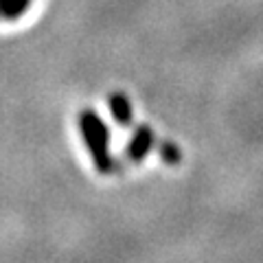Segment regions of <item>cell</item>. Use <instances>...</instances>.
Listing matches in <instances>:
<instances>
[{
    "label": "cell",
    "mask_w": 263,
    "mask_h": 263,
    "mask_svg": "<svg viewBox=\"0 0 263 263\" xmlns=\"http://www.w3.org/2000/svg\"><path fill=\"white\" fill-rule=\"evenodd\" d=\"M81 134L86 138V145L90 147L92 152V158L99 171L108 174L112 171V158H110V152H108V138H110V132L108 127L101 123V119L97 117L92 110H86L81 112Z\"/></svg>",
    "instance_id": "1"
},
{
    "label": "cell",
    "mask_w": 263,
    "mask_h": 263,
    "mask_svg": "<svg viewBox=\"0 0 263 263\" xmlns=\"http://www.w3.org/2000/svg\"><path fill=\"white\" fill-rule=\"evenodd\" d=\"M152 145H154V134H152V129L149 127H138L134 132V136H132V141H129V147H127V158L132 162H138V160H143L145 158V154L152 149Z\"/></svg>",
    "instance_id": "2"
},
{
    "label": "cell",
    "mask_w": 263,
    "mask_h": 263,
    "mask_svg": "<svg viewBox=\"0 0 263 263\" xmlns=\"http://www.w3.org/2000/svg\"><path fill=\"white\" fill-rule=\"evenodd\" d=\"M29 5L31 0H0V20H18Z\"/></svg>",
    "instance_id": "3"
},
{
    "label": "cell",
    "mask_w": 263,
    "mask_h": 263,
    "mask_svg": "<svg viewBox=\"0 0 263 263\" xmlns=\"http://www.w3.org/2000/svg\"><path fill=\"white\" fill-rule=\"evenodd\" d=\"M110 105H112V114H114V119L119 121V125H129L132 123V108H129L127 97L114 95L110 99Z\"/></svg>",
    "instance_id": "4"
},
{
    "label": "cell",
    "mask_w": 263,
    "mask_h": 263,
    "mask_svg": "<svg viewBox=\"0 0 263 263\" xmlns=\"http://www.w3.org/2000/svg\"><path fill=\"white\" fill-rule=\"evenodd\" d=\"M160 152H162V156H164V160H167V162H178V160H180V152L176 149L174 145L164 143V145L160 147Z\"/></svg>",
    "instance_id": "5"
}]
</instances>
